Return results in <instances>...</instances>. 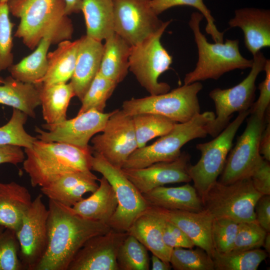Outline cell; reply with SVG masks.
Here are the masks:
<instances>
[{
	"label": "cell",
	"mask_w": 270,
	"mask_h": 270,
	"mask_svg": "<svg viewBox=\"0 0 270 270\" xmlns=\"http://www.w3.org/2000/svg\"><path fill=\"white\" fill-rule=\"evenodd\" d=\"M48 210L47 248L36 270H68L88 239L111 228L106 222L82 218L72 207L52 200L49 199Z\"/></svg>",
	"instance_id": "6da1fadb"
},
{
	"label": "cell",
	"mask_w": 270,
	"mask_h": 270,
	"mask_svg": "<svg viewBox=\"0 0 270 270\" xmlns=\"http://www.w3.org/2000/svg\"><path fill=\"white\" fill-rule=\"evenodd\" d=\"M7 3L10 12L20 20L14 36L29 49L36 48L49 34L57 44L72 38L74 27L64 0H8Z\"/></svg>",
	"instance_id": "7a4b0ae2"
},
{
	"label": "cell",
	"mask_w": 270,
	"mask_h": 270,
	"mask_svg": "<svg viewBox=\"0 0 270 270\" xmlns=\"http://www.w3.org/2000/svg\"><path fill=\"white\" fill-rule=\"evenodd\" d=\"M23 168L32 187H42L72 172L92 170V146L81 148L37 139L24 148Z\"/></svg>",
	"instance_id": "3957f363"
},
{
	"label": "cell",
	"mask_w": 270,
	"mask_h": 270,
	"mask_svg": "<svg viewBox=\"0 0 270 270\" xmlns=\"http://www.w3.org/2000/svg\"><path fill=\"white\" fill-rule=\"evenodd\" d=\"M203 18L201 13L194 12L188 22L198 48V60L194 70L186 74L184 84L208 79L218 80L227 72L250 68L252 64V60L246 59L241 54L238 40L209 42L200 30Z\"/></svg>",
	"instance_id": "277c9868"
},
{
	"label": "cell",
	"mask_w": 270,
	"mask_h": 270,
	"mask_svg": "<svg viewBox=\"0 0 270 270\" xmlns=\"http://www.w3.org/2000/svg\"><path fill=\"white\" fill-rule=\"evenodd\" d=\"M214 118V112L207 111L200 113L186 122H176L168 132L152 144L137 148L128 158L122 168H144L156 162L175 160L180 156L181 148L185 144L207 136L206 125Z\"/></svg>",
	"instance_id": "5b68a950"
},
{
	"label": "cell",
	"mask_w": 270,
	"mask_h": 270,
	"mask_svg": "<svg viewBox=\"0 0 270 270\" xmlns=\"http://www.w3.org/2000/svg\"><path fill=\"white\" fill-rule=\"evenodd\" d=\"M202 88L200 82L184 84L164 94L125 100L122 110L132 116L150 113L164 116L176 122H186L200 113L198 94Z\"/></svg>",
	"instance_id": "8992f818"
},
{
	"label": "cell",
	"mask_w": 270,
	"mask_h": 270,
	"mask_svg": "<svg viewBox=\"0 0 270 270\" xmlns=\"http://www.w3.org/2000/svg\"><path fill=\"white\" fill-rule=\"evenodd\" d=\"M262 195L250 177L229 184L216 180L200 196L204 208L214 217H225L238 223L256 220L254 207Z\"/></svg>",
	"instance_id": "52a82bcc"
},
{
	"label": "cell",
	"mask_w": 270,
	"mask_h": 270,
	"mask_svg": "<svg viewBox=\"0 0 270 270\" xmlns=\"http://www.w3.org/2000/svg\"><path fill=\"white\" fill-rule=\"evenodd\" d=\"M171 22H164L153 34L140 44L131 46L129 70L150 95L164 94L170 88L168 84L159 82L158 79L172 62V57L160 42L164 32Z\"/></svg>",
	"instance_id": "ba28073f"
},
{
	"label": "cell",
	"mask_w": 270,
	"mask_h": 270,
	"mask_svg": "<svg viewBox=\"0 0 270 270\" xmlns=\"http://www.w3.org/2000/svg\"><path fill=\"white\" fill-rule=\"evenodd\" d=\"M266 60L263 53L258 52L253 56L250 73L241 82L230 88H216L210 91L209 96L214 102L216 114L206 125L208 134L216 137L228 125L234 112L250 109L255 97L256 81L264 70Z\"/></svg>",
	"instance_id": "9c48e42d"
},
{
	"label": "cell",
	"mask_w": 270,
	"mask_h": 270,
	"mask_svg": "<svg viewBox=\"0 0 270 270\" xmlns=\"http://www.w3.org/2000/svg\"><path fill=\"white\" fill-rule=\"evenodd\" d=\"M92 170L101 174L116 194L118 206L107 224L116 230L127 232L134 221L149 206L142 194L126 176L122 168L112 165L95 152L92 153Z\"/></svg>",
	"instance_id": "30bf717a"
},
{
	"label": "cell",
	"mask_w": 270,
	"mask_h": 270,
	"mask_svg": "<svg viewBox=\"0 0 270 270\" xmlns=\"http://www.w3.org/2000/svg\"><path fill=\"white\" fill-rule=\"evenodd\" d=\"M250 114V110L238 112L236 118L213 140L196 145L201 156L196 164L190 166L188 173L200 196L221 174L236 133Z\"/></svg>",
	"instance_id": "8fae6325"
},
{
	"label": "cell",
	"mask_w": 270,
	"mask_h": 270,
	"mask_svg": "<svg viewBox=\"0 0 270 270\" xmlns=\"http://www.w3.org/2000/svg\"><path fill=\"white\" fill-rule=\"evenodd\" d=\"M42 198L39 194L32 200L15 232L24 270H36L47 248L48 210Z\"/></svg>",
	"instance_id": "7c38bea8"
},
{
	"label": "cell",
	"mask_w": 270,
	"mask_h": 270,
	"mask_svg": "<svg viewBox=\"0 0 270 270\" xmlns=\"http://www.w3.org/2000/svg\"><path fill=\"white\" fill-rule=\"evenodd\" d=\"M102 132L92 138L93 152L100 154L112 165L122 168L138 148L132 116L122 110H116Z\"/></svg>",
	"instance_id": "4fadbf2b"
},
{
	"label": "cell",
	"mask_w": 270,
	"mask_h": 270,
	"mask_svg": "<svg viewBox=\"0 0 270 270\" xmlns=\"http://www.w3.org/2000/svg\"><path fill=\"white\" fill-rule=\"evenodd\" d=\"M250 114L244 130L238 137L226 158L218 180L222 184H229L249 177L263 158L259 152V144L268 116L266 115L262 118L254 114Z\"/></svg>",
	"instance_id": "5bb4252c"
},
{
	"label": "cell",
	"mask_w": 270,
	"mask_h": 270,
	"mask_svg": "<svg viewBox=\"0 0 270 270\" xmlns=\"http://www.w3.org/2000/svg\"><path fill=\"white\" fill-rule=\"evenodd\" d=\"M114 32L131 46L138 44L163 25L150 0H112Z\"/></svg>",
	"instance_id": "9a60e30c"
},
{
	"label": "cell",
	"mask_w": 270,
	"mask_h": 270,
	"mask_svg": "<svg viewBox=\"0 0 270 270\" xmlns=\"http://www.w3.org/2000/svg\"><path fill=\"white\" fill-rule=\"evenodd\" d=\"M112 114L92 109L72 118L56 124H45L42 128L36 126L37 139L46 142L64 143L81 148L89 146L90 140L102 132Z\"/></svg>",
	"instance_id": "2e32d148"
},
{
	"label": "cell",
	"mask_w": 270,
	"mask_h": 270,
	"mask_svg": "<svg viewBox=\"0 0 270 270\" xmlns=\"http://www.w3.org/2000/svg\"><path fill=\"white\" fill-rule=\"evenodd\" d=\"M127 234L110 228L90 238L77 252L68 270H119L118 250Z\"/></svg>",
	"instance_id": "e0dca14e"
},
{
	"label": "cell",
	"mask_w": 270,
	"mask_h": 270,
	"mask_svg": "<svg viewBox=\"0 0 270 270\" xmlns=\"http://www.w3.org/2000/svg\"><path fill=\"white\" fill-rule=\"evenodd\" d=\"M190 160V155L184 152L172 161L158 162L144 168L122 170L142 194L166 184L192 181L188 173Z\"/></svg>",
	"instance_id": "ac0fdd59"
},
{
	"label": "cell",
	"mask_w": 270,
	"mask_h": 270,
	"mask_svg": "<svg viewBox=\"0 0 270 270\" xmlns=\"http://www.w3.org/2000/svg\"><path fill=\"white\" fill-rule=\"evenodd\" d=\"M150 207L178 227L194 246L203 249L212 257L214 250L211 234L214 216L209 211L204 208L196 212Z\"/></svg>",
	"instance_id": "d6986e66"
},
{
	"label": "cell",
	"mask_w": 270,
	"mask_h": 270,
	"mask_svg": "<svg viewBox=\"0 0 270 270\" xmlns=\"http://www.w3.org/2000/svg\"><path fill=\"white\" fill-rule=\"evenodd\" d=\"M230 28H240L244 32V44L254 56L264 48L270 46V10L245 8L234 11L228 22Z\"/></svg>",
	"instance_id": "ffe728a7"
},
{
	"label": "cell",
	"mask_w": 270,
	"mask_h": 270,
	"mask_svg": "<svg viewBox=\"0 0 270 270\" xmlns=\"http://www.w3.org/2000/svg\"><path fill=\"white\" fill-rule=\"evenodd\" d=\"M98 180L91 170L74 172L41 187L40 190L48 199L72 207L84 198L86 193H92L98 188Z\"/></svg>",
	"instance_id": "44dd1931"
},
{
	"label": "cell",
	"mask_w": 270,
	"mask_h": 270,
	"mask_svg": "<svg viewBox=\"0 0 270 270\" xmlns=\"http://www.w3.org/2000/svg\"><path fill=\"white\" fill-rule=\"evenodd\" d=\"M104 44L86 34L80 38L75 68L70 82L81 101L99 72Z\"/></svg>",
	"instance_id": "7402d4cb"
},
{
	"label": "cell",
	"mask_w": 270,
	"mask_h": 270,
	"mask_svg": "<svg viewBox=\"0 0 270 270\" xmlns=\"http://www.w3.org/2000/svg\"><path fill=\"white\" fill-rule=\"evenodd\" d=\"M142 196L149 206L196 212L204 210L200 195L188 183L176 187L158 186Z\"/></svg>",
	"instance_id": "603a6c76"
},
{
	"label": "cell",
	"mask_w": 270,
	"mask_h": 270,
	"mask_svg": "<svg viewBox=\"0 0 270 270\" xmlns=\"http://www.w3.org/2000/svg\"><path fill=\"white\" fill-rule=\"evenodd\" d=\"M127 232L162 260L169 262L172 248L162 239L160 216L150 206L134 221Z\"/></svg>",
	"instance_id": "cb8c5ba5"
},
{
	"label": "cell",
	"mask_w": 270,
	"mask_h": 270,
	"mask_svg": "<svg viewBox=\"0 0 270 270\" xmlns=\"http://www.w3.org/2000/svg\"><path fill=\"white\" fill-rule=\"evenodd\" d=\"M32 202L25 186L14 182H0V227L16 232Z\"/></svg>",
	"instance_id": "d4e9b609"
},
{
	"label": "cell",
	"mask_w": 270,
	"mask_h": 270,
	"mask_svg": "<svg viewBox=\"0 0 270 270\" xmlns=\"http://www.w3.org/2000/svg\"><path fill=\"white\" fill-rule=\"evenodd\" d=\"M80 38L74 41L64 40L48 54V68L44 76L36 84L50 85L67 83L71 79L75 68Z\"/></svg>",
	"instance_id": "484cf974"
},
{
	"label": "cell",
	"mask_w": 270,
	"mask_h": 270,
	"mask_svg": "<svg viewBox=\"0 0 270 270\" xmlns=\"http://www.w3.org/2000/svg\"><path fill=\"white\" fill-rule=\"evenodd\" d=\"M98 180V187L92 194L76 204L72 208L82 218L108 223L116 211L118 202L114 189L107 180L102 176Z\"/></svg>",
	"instance_id": "4316f807"
},
{
	"label": "cell",
	"mask_w": 270,
	"mask_h": 270,
	"mask_svg": "<svg viewBox=\"0 0 270 270\" xmlns=\"http://www.w3.org/2000/svg\"><path fill=\"white\" fill-rule=\"evenodd\" d=\"M104 40L99 72L118 84L128 73L131 46L114 32Z\"/></svg>",
	"instance_id": "83f0119b"
},
{
	"label": "cell",
	"mask_w": 270,
	"mask_h": 270,
	"mask_svg": "<svg viewBox=\"0 0 270 270\" xmlns=\"http://www.w3.org/2000/svg\"><path fill=\"white\" fill-rule=\"evenodd\" d=\"M0 104L16 108L34 118L35 110L40 105L38 85L23 82L8 76L0 84Z\"/></svg>",
	"instance_id": "f1b7e54d"
},
{
	"label": "cell",
	"mask_w": 270,
	"mask_h": 270,
	"mask_svg": "<svg viewBox=\"0 0 270 270\" xmlns=\"http://www.w3.org/2000/svg\"><path fill=\"white\" fill-rule=\"evenodd\" d=\"M38 85L44 120L48 124H56L66 120L67 110L75 96L70 82Z\"/></svg>",
	"instance_id": "f546056e"
},
{
	"label": "cell",
	"mask_w": 270,
	"mask_h": 270,
	"mask_svg": "<svg viewBox=\"0 0 270 270\" xmlns=\"http://www.w3.org/2000/svg\"><path fill=\"white\" fill-rule=\"evenodd\" d=\"M52 44H56L54 36H45L32 54L8 69L10 76L23 82L36 84L46 74L48 50Z\"/></svg>",
	"instance_id": "4dcf8cb0"
},
{
	"label": "cell",
	"mask_w": 270,
	"mask_h": 270,
	"mask_svg": "<svg viewBox=\"0 0 270 270\" xmlns=\"http://www.w3.org/2000/svg\"><path fill=\"white\" fill-rule=\"evenodd\" d=\"M86 35L102 42L114 32L112 0H83Z\"/></svg>",
	"instance_id": "1f68e13d"
},
{
	"label": "cell",
	"mask_w": 270,
	"mask_h": 270,
	"mask_svg": "<svg viewBox=\"0 0 270 270\" xmlns=\"http://www.w3.org/2000/svg\"><path fill=\"white\" fill-rule=\"evenodd\" d=\"M268 254L260 248L226 252L214 250L212 258L216 270H256Z\"/></svg>",
	"instance_id": "d6a6232c"
},
{
	"label": "cell",
	"mask_w": 270,
	"mask_h": 270,
	"mask_svg": "<svg viewBox=\"0 0 270 270\" xmlns=\"http://www.w3.org/2000/svg\"><path fill=\"white\" fill-rule=\"evenodd\" d=\"M138 148L146 146L150 140L168 132L176 122L164 116L150 113L132 116Z\"/></svg>",
	"instance_id": "836d02e7"
},
{
	"label": "cell",
	"mask_w": 270,
	"mask_h": 270,
	"mask_svg": "<svg viewBox=\"0 0 270 270\" xmlns=\"http://www.w3.org/2000/svg\"><path fill=\"white\" fill-rule=\"evenodd\" d=\"M119 270H148L150 260L147 248L135 237L128 233L118 250Z\"/></svg>",
	"instance_id": "e575fe53"
},
{
	"label": "cell",
	"mask_w": 270,
	"mask_h": 270,
	"mask_svg": "<svg viewBox=\"0 0 270 270\" xmlns=\"http://www.w3.org/2000/svg\"><path fill=\"white\" fill-rule=\"evenodd\" d=\"M28 115L16 108H13L8 122L0 127V145H12L24 148L30 147L37 140L24 130Z\"/></svg>",
	"instance_id": "d590c367"
},
{
	"label": "cell",
	"mask_w": 270,
	"mask_h": 270,
	"mask_svg": "<svg viewBox=\"0 0 270 270\" xmlns=\"http://www.w3.org/2000/svg\"><path fill=\"white\" fill-rule=\"evenodd\" d=\"M170 262L175 270H214L212 257L204 250L176 248L172 250Z\"/></svg>",
	"instance_id": "8d00e7d4"
},
{
	"label": "cell",
	"mask_w": 270,
	"mask_h": 270,
	"mask_svg": "<svg viewBox=\"0 0 270 270\" xmlns=\"http://www.w3.org/2000/svg\"><path fill=\"white\" fill-rule=\"evenodd\" d=\"M117 84L98 72L81 100L82 106L78 114L92 109L104 112L106 102Z\"/></svg>",
	"instance_id": "74e56055"
},
{
	"label": "cell",
	"mask_w": 270,
	"mask_h": 270,
	"mask_svg": "<svg viewBox=\"0 0 270 270\" xmlns=\"http://www.w3.org/2000/svg\"><path fill=\"white\" fill-rule=\"evenodd\" d=\"M150 6L156 15H159L171 8L177 6H190L197 9L206 18V33L210 34L215 42H224V32H220L214 24V19L204 0H150Z\"/></svg>",
	"instance_id": "f35d334b"
},
{
	"label": "cell",
	"mask_w": 270,
	"mask_h": 270,
	"mask_svg": "<svg viewBox=\"0 0 270 270\" xmlns=\"http://www.w3.org/2000/svg\"><path fill=\"white\" fill-rule=\"evenodd\" d=\"M23 270L15 232L0 227V270Z\"/></svg>",
	"instance_id": "ab89813d"
},
{
	"label": "cell",
	"mask_w": 270,
	"mask_h": 270,
	"mask_svg": "<svg viewBox=\"0 0 270 270\" xmlns=\"http://www.w3.org/2000/svg\"><path fill=\"white\" fill-rule=\"evenodd\" d=\"M238 224L228 218L214 217L211 234L215 251L226 252L232 250Z\"/></svg>",
	"instance_id": "60d3db41"
},
{
	"label": "cell",
	"mask_w": 270,
	"mask_h": 270,
	"mask_svg": "<svg viewBox=\"0 0 270 270\" xmlns=\"http://www.w3.org/2000/svg\"><path fill=\"white\" fill-rule=\"evenodd\" d=\"M266 233L256 220L238 223L231 250L244 251L260 248L262 246Z\"/></svg>",
	"instance_id": "b9f144b4"
},
{
	"label": "cell",
	"mask_w": 270,
	"mask_h": 270,
	"mask_svg": "<svg viewBox=\"0 0 270 270\" xmlns=\"http://www.w3.org/2000/svg\"><path fill=\"white\" fill-rule=\"evenodd\" d=\"M10 13L8 3L0 2V72L8 70L14 62L12 30L14 24Z\"/></svg>",
	"instance_id": "7bdbcfd3"
},
{
	"label": "cell",
	"mask_w": 270,
	"mask_h": 270,
	"mask_svg": "<svg viewBox=\"0 0 270 270\" xmlns=\"http://www.w3.org/2000/svg\"><path fill=\"white\" fill-rule=\"evenodd\" d=\"M158 214L161 218L162 239L166 246L172 248H191L195 246L192 240L178 227Z\"/></svg>",
	"instance_id": "ee69618b"
},
{
	"label": "cell",
	"mask_w": 270,
	"mask_h": 270,
	"mask_svg": "<svg viewBox=\"0 0 270 270\" xmlns=\"http://www.w3.org/2000/svg\"><path fill=\"white\" fill-rule=\"evenodd\" d=\"M264 70L265 72L264 80L258 85L260 95L257 100L254 102L250 114H256L264 118L270 104V60L266 59Z\"/></svg>",
	"instance_id": "f6af8a7d"
},
{
	"label": "cell",
	"mask_w": 270,
	"mask_h": 270,
	"mask_svg": "<svg viewBox=\"0 0 270 270\" xmlns=\"http://www.w3.org/2000/svg\"><path fill=\"white\" fill-rule=\"evenodd\" d=\"M249 177L254 188L262 195H270V164L264 158L254 168Z\"/></svg>",
	"instance_id": "bcb514c9"
},
{
	"label": "cell",
	"mask_w": 270,
	"mask_h": 270,
	"mask_svg": "<svg viewBox=\"0 0 270 270\" xmlns=\"http://www.w3.org/2000/svg\"><path fill=\"white\" fill-rule=\"evenodd\" d=\"M254 212L256 220L266 232H270V195H262L257 201Z\"/></svg>",
	"instance_id": "7dc6e473"
},
{
	"label": "cell",
	"mask_w": 270,
	"mask_h": 270,
	"mask_svg": "<svg viewBox=\"0 0 270 270\" xmlns=\"http://www.w3.org/2000/svg\"><path fill=\"white\" fill-rule=\"evenodd\" d=\"M25 159L24 152L21 147L12 145H0V164H11L16 165Z\"/></svg>",
	"instance_id": "c3c4849f"
},
{
	"label": "cell",
	"mask_w": 270,
	"mask_h": 270,
	"mask_svg": "<svg viewBox=\"0 0 270 270\" xmlns=\"http://www.w3.org/2000/svg\"><path fill=\"white\" fill-rule=\"evenodd\" d=\"M259 152L262 157L270 161V122L268 118L266 126L262 133L260 144Z\"/></svg>",
	"instance_id": "681fc988"
},
{
	"label": "cell",
	"mask_w": 270,
	"mask_h": 270,
	"mask_svg": "<svg viewBox=\"0 0 270 270\" xmlns=\"http://www.w3.org/2000/svg\"><path fill=\"white\" fill-rule=\"evenodd\" d=\"M65 3V11L67 16L78 13L81 11L83 0H64Z\"/></svg>",
	"instance_id": "f907efd6"
},
{
	"label": "cell",
	"mask_w": 270,
	"mask_h": 270,
	"mask_svg": "<svg viewBox=\"0 0 270 270\" xmlns=\"http://www.w3.org/2000/svg\"><path fill=\"white\" fill-rule=\"evenodd\" d=\"M152 270H170L172 268L169 262H166L154 254L151 257Z\"/></svg>",
	"instance_id": "816d5d0a"
},
{
	"label": "cell",
	"mask_w": 270,
	"mask_h": 270,
	"mask_svg": "<svg viewBox=\"0 0 270 270\" xmlns=\"http://www.w3.org/2000/svg\"><path fill=\"white\" fill-rule=\"evenodd\" d=\"M262 246L264 248L266 252L268 254L270 252V232H267Z\"/></svg>",
	"instance_id": "f5cc1de1"
},
{
	"label": "cell",
	"mask_w": 270,
	"mask_h": 270,
	"mask_svg": "<svg viewBox=\"0 0 270 270\" xmlns=\"http://www.w3.org/2000/svg\"><path fill=\"white\" fill-rule=\"evenodd\" d=\"M4 82V78L0 76V84H2Z\"/></svg>",
	"instance_id": "db71d44e"
},
{
	"label": "cell",
	"mask_w": 270,
	"mask_h": 270,
	"mask_svg": "<svg viewBox=\"0 0 270 270\" xmlns=\"http://www.w3.org/2000/svg\"><path fill=\"white\" fill-rule=\"evenodd\" d=\"M8 1V0H0V3H6Z\"/></svg>",
	"instance_id": "11a10c76"
}]
</instances>
